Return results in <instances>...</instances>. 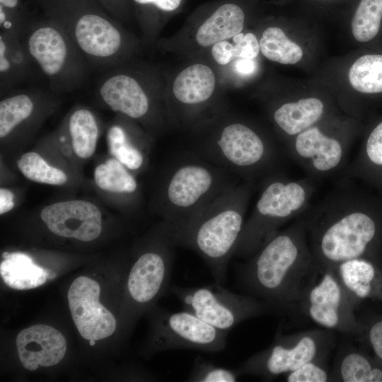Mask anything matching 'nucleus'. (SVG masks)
<instances>
[{"label": "nucleus", "mask_w": 382, "mask_h": 382, "mask_svg": "<svg viewBox=\"0 0 382 382\" xmlns=\"http://www.w3.org/2000/svg\"><path fill=\"white\" fill-rule=\"evenodd\" d=\"M18 4V0H0V6L5 8L14 9Z\"/></svg>", "instance_id": "37998d69"}, {"label": "nucleus", "mask_w": 382, "mask_h": 382, "mask_svg": "<svg viewBox=\"0 0 382 382\" xmlns=\"http://www.w3.org/2000/svg\"><path fill=\"white\" fill-rule=\"evenodd\" d=\"M21 39L34 64L53 89L71 90L82 82L88 63L59 23L23 29Z\"/></svg>", "instance_id": "0eeeda50"}, {"label": "nucleus", "mask_w": 382, "mask_h": 382, "mask_svg": "<svg viewBox=\"0 0 382 382\" xmlns=\"http://www.w3.org/2000/svg\"><path fill=\"white\" fill-rule=\"evenodd\" d=\"M326 360L308 361L296 370L286 374L287 382H328L330 381Z\"/></svg>", "instance_id": "f704fd0d"}, {"label": "nucleus", "mask_w": 382, "mask_h": 382, "mask_svg": "<svg viewBox=\"0 0 382 382\" xmlns=\"http://www.w3.org/2000/svg\"><path fill=\"white\" fill-rule=\"evenodd\" d=\"M17 165L26 178L36 183L62 185L67 181V176L64 171L49 165L35 152L23 154L18 160Z\"/></svg>", "instance_id": "2f4dec72"}, {"label": "nucleus", "mask_w": 382, "mask_h": 382, "mask_svg": "<svg viewBox=\"0 0 382 382\" xmlns=\"http://www.w3.org/2000/svg\"><path fill=\"white\" fill-rule=\"evenodd\" d=\"M198 155L231 173L253 181L277 172L282 152L248 125L232 122L200 146Z\"/></svg>", "instance_id": "423d86ee"}, {"label": "nucleus", "mask_w": 382, "mask_h": 382, "mask_svg": "<svg viewBox=\"0 0 382 382\" xmlns=\"http://www.w3.org/2000/svg\"><path fill=\"white\" fill-rule=\"evenodd\" d=\"M325 105L316 98H301L282 104L273 113L277 126L291 139L316 125L323 117Z\"/></svg>", "instance_id": "5701e85b"}, {"label": "nucleus", "mask_w": 382, "mask_h": 382, "mask_svg": "<svg viewBox=\"0 0 382 382\" xmlns=\"http://www.w3.org/2000/svg\"><path fill=\"white\" fill-rule=\"evenodd\" d=\"M335 332L319 328L284 335L279 328L272 344L249 357L238 370L241 375L271 381L308 361L326 360L336 343Z\"/></svg>", "instance_id": "6e6552de"}, {"label": "nucleus", "mask_w": 382, "mask_h": 382, "mask_svg": "<svg viewBox=\"0 0 382 382\" xmlns=\"http://www.w3.org/2000/svg\"><path fill=\"white\" fill-rule=\"evenodd\" d=\"M95 343H96V340H89V344H90L91 346H93L95 345Z\"/></svg>", "instance_id": "c03bdc74"}, {"label": "nucleus", "mask_w": 382, "mask_h": 382, "mask_svg": "<svg viewBox=\"0 0 382 382\" xmlns=\"http://www.w3.org/2000/svg\"><path fill=\"white\" fill-rule=\"evenodd\" d=\"M227 333L184 310L161 317L155 342L161 349L218 352L226 345Z\"/></svg>", "instance_id": "ddd939ff"}, {"label": "nucleus", "mask_w": 382, "mask_h": 382, "mask_svg": "<svg viewBox=\"0 0 382 382\" xmlns=\"http://www.w3.org/2000/svg\"><path fill=\"white\" fill-rule=\"evenodd\" d=\"M379 301H382V291H381V297H380Z\"/></svg>", "instance_id": "49530a36"}, {"label": "nucleus", "mask_w": 382, "mask_h": 382, "mask_svg": "<svg viewBox=\"0 0 382 382\" xmlns=\"http://www.w3.org/2000/svg\"><path fill=\"white\" fill-rule=\"evenodd\" d=\"M40 218L54 234L88 242L102 231L101 213L94 204L81 199L62 201L42 208Z\"/></svg>", "instance_id": "dca6fc26"}, {"label": "nucleus", "mask_w": 382, "mask_h": 382, "mask_svg": "<svg viewBox=\"0 0 382 382\" xmlns=\"http://www.w3.org/2000/svg\"><path fill=\"white\" fill-rule=\"evenodd\" d=\"M236 58L254 59L260 51V43L251 33H240L233 37Z\"/></svg>", "instance_id": "e433bc0d"}, {"label": "nucleus", "mask_w": 382, "mask_h": 382, "mask_svg": "<svg viewBox=\"0 0 382 382\" xmlns=\"http://www.w3.org/2000/svg\"><path fill=\"white\" fill-rule=\"evenodd\" d=\"M262 54L268 59L283 64H294L303 57L301 47L289 40L278 27L265 30L260 40Z\"/></svg>", "instance_id": "c756f323"}, {"label": "nucleus", "mask_w": 382, "mask_h": 382, "mask_svg": "<svg viewBox=\"0 0 382 382\" xmlns=\"http://www.w3.org/2000/svg\"><path fill=\"white\" fill-rule=\"evenodd\" d=\"M100 292L98 283L85 276L75 279L68 291L72 319L85 340H102L116 330L115 316L99 301Z\"/></svg>", "instance_id": "4468645a"}, {"label": "nucleus", "mask_w": 382, "mask_h": 382, "mask_svg": "<svg viewBox=\"0 0 382 382\" xmlns=\"http://www.w3.org/2000/svg\"><path fill=\"white\" fill-rule=\"evenodd\" d=\"M141 6H153L156 9L163 12H172L181 4L182 0H133Z\"/></svg>", "instance_id": "ea45409f"}, {"label": "nucleus", "mask_w": 382, "mask_h": 382, "mask_svg": "<svg viewBox=\"0 0 382 382\" xmlns=\"http://www.w3.org/2000/svg\"><path fill=\"white\" fill-rule=\"evenodd\" d=\"M308 243L322 271L354 258L382 265V228L359 205L351 185L342 184L303 214Z\"/></svg>", "instance_id": "f03ea898"}, {"label": "nucleus", "mask_w": 382, "mask_h": 382, "mask_svg": "<svg viewBox=\"0 0 382 382\" xmlns=\"http://www.w3.org/2000/svg\"><path fill=\"white\" fill-rule=\"evenodd\" d=\"M349 143L324 132L315 125L291 139L285 153L301 166L312 179L340 171L346 164Z\"/></svg>", "instance_id": "f8f14e48"}, {"label": "nucleus", "mask_w": 382, "mask_h": 382, "mask_svg": "<svg viewBox=\"0 0 382 382\" xmlns=\"http://www.w3.org/2000/svg\"><path fill=\"white\" fill-rule=\"evenodd\" d=\"M349 81L360 93H382V54H365L357 59L349 69Z\"/></svg>", "instance_id": "cd10ccee"}, {"label": "nucleus", "mask_w": 382, "mask_h": 382, "mask_svg": "<svg viewBox=\"0 0 382 382\" xmlns=\"http://www.w3.org/2000/svg\"><path fill=\"white\" fill-rule=\"evenodd\" d=\"M159 246L143 253L132 265L127 278V291L132 301L146 305L155 300L168 284L175 245L169 229Z\"/></svg>", "instance_id": "2eb2a0df"}, {"label": "nucleus", "mask_w": 382, "mask_h": 382, "mask_svg": "<svg viewBox=\"0 0 382 382\" xmlns=\"http://www.w3.org/2000/svg\"><path fill=\"white\" fill-rule=\"evenodd\" d=\"M253 185V181L236 183L185 222L175 226L166 223L174 245L200 255L216 283L226 280L228 264L245 222Z\"/></svg>", "instance_id": "7ed1b4c3"}, {"label": "nucleus", "mask_w": 382, "mask_h": 382, "mask_svg": "<svg viewBox=\"0 0 382 382\" xmlns=\"http://www.w3.org/2000/svg\"><path fill=\"white\" fill-rule=\"evenodd\" d=\"M107 137L110 154L125 167L131 170L142 167L144 163L143 153L130 141L122 127L112 126Z\"/></svg>", "instance_id": "473e14b6"}, {"label": "nucleus", "mask_w": 382, "mask_h": 382, "mask_svg": "<svg viewBox=\"0 0 382 382\" xmlns=\"http://www.w3.org/2000/svg\"><path fill=\"white\" fill-rule=\"evenodd\" d=\"M98 89L106 105L130 118L144 117L150 110L147 93L139 82L129 74L110 71L102 78Z\"/></svg>", "instance_id": "a211bd4d"}, {"label": "nucleus", "mask_w": 382, "mask_h": 382, "mask_svg": "<svg viewBox=\"0 0 382 382\" xmlns=\"http://www.w3.org/2000/svg\"><path fill=\"white\" fill-rule=\"evenodd\" d=\"M382 23V0H359L351 21L354 37L366 42L374 39Z\"/></svg>", "instance_id": "7c9ffc66"}, {"label": "nucleus", "mask_w": 382, "mask_h": 382, "mask_svg": "<svg viewBox=\"0 0 382 382\" xmlns=\"http://www.w3.org/2000/svg\"><path fill=\"white\" fill-rule=\"evenodd\" d=\"M231 173L200 156L183 158L173 166L163 190L166 223L178 226L236 182Z\"/></svg>", "instance_id": "39448f33"}, {"label": "nucleus", "mask_w": 382, "mask_h": 382, "mask_svg": "<svg viewBox=\"0 0 382 382\" xmlns=\"http://www.w3.org/2000/svg\"><path fill=\"white\" fill-rule=\"evenodd\" d=\"M68 130L76 155L83 159L95 152L99 128L93 113L86 108H78L69 118Z\"/></svg>", "instance_id": "a878e982"}, {"label": "nucleus", "mask_w": 382, "mask_h": 382, "mask_svg": "<svg viewBox=\"0 0 382 382\" xmlns=\"http://www.w3.org/2000/svg\"><path fill=\"white\" fill-rule=\"evenodd\" d=\"M331 269L348 294L360 303L366 299H380L382 265L366 258L341 262Z\"/></svg>", "instance_id": "6ab92c4d"}, {"label": "nucleus", "mask_w": 382, "mask_h": 382, "mask_svg": "<svg viewBox=\"0 0 382 382\" xmlns=\"http://www.w3.org/2000/svg\"><path fill=\"white\" fill-rule=\"evenodd\" d=\"M16 344L23 366L29 371L39 366H52L64 358L66 342L64 335L55 328L42 324L35 325L21 330Z\"/></svg>", "instance_id": "f3484780"}, {"label": "nucleus", "mask_w": 382, "mask_h": 382, "mask_svg": "<svg viewBox=\"0 0 382 382\" xmlns=\"http://www.w3.org/2000/svg\"><path fill=\"white\" fill-rule=\"evenodd\" d=\"M171 291L184 310L226 332L245 320L272 312L263 301L232 292L216 282L200 287L173 286Z\"/></svg>", "instance_id": "1a4fd4ad"}, {"label": "nucleus", "mask_w": 382, "mask_h": 382, "mask_svg": "<svg viewBox=\"0 0 382 382\" xmlns=\"http://www.w3.org/2000/svg\"><path fill=\"white\" fill-rule=\"evenodd\" d=\"M128 170L115 158H110L95 168V183L105 191L117 194H133L138 185Z\"/></svg>", "instance_id": "c85d7f7f"}, {"label": "nucleus", "mask_w": 382, "mask_h": 382, "mask_svg": "<svg viewBox=\"0 0 382 382\" xmlns=\"http://www.w3.org/2000/svg\"><path fill=\"white\" fill-rule=\"evenodd\" d=\"M245 14L236 3L228 2L218 6L199 26L196 33L197 43L207 47L233 37L241 33Z\"/></svg>", "instance_id": "4be33fe9"}, {"label": "nucleus", "mask_w": 382, "mask_h": 382, "mask_svg": "<svg viewBox=\"0 0 382 382\" xmlns=\"http://www.w3.org/2000/svg\"><path fill=\"white\" fill-rule=\"evenodd\" d=\"M330 378L337 382H382V364L374 356L348 345L337 352Z\"/></svg>", "instance_id": "aec40b11"}, {"label": "nucleus", "mask_w": 382, "mask_h": 382, "mask_svg": "<svg viewBox=\"0 0 382 382\" xmlns=\"http://www.w3.org/2000/svg\"><path fill=\"white\" fill-rule=\"evenodd\" d=\"M241 375L238 369L233 370L216 366L200 357L195 359L192 369L187 378L190 382H234Z\"/></svg>", "instance_id": "72a5a7b5"}, {"label": "nucleus", "mask_w": 382, "mask_h": 382, "mask_svg": "<svg viewBox=\"0 0 382 382\" xmlns=\"http://www.w3.org/2000/svg\"><path fill=\"white\" fill-rule=\"evenodd\" d=\"M212 54L215 61L221 65H226L236 58L233 45L225 40L214 44Z\"/></svg>", "instance_id": "58836bf2"}, {"label": "nucleus", "mask_w": 382, "mask_h": 382, "mask_svg": "<svg viewBox=\"0 0 382 382\" xmlns=\"http://www.w3.org/2000/svg\"><path fill=\"white\" fill-rule=\"evenodd\" d=\"M37 93L18 92L0 101V138L4 139L31 118L35 108Z\"/></svg>", "instance_id": "bb28decb"}, {"label": "nucleus", "mask_w": 382, "mask_h": 382, "mask_svg": "<svg viewBox=\"0 0 382 382\" xmlns=\"http://www.w3.org/2000/svg\"><path fill=\"white\" fill-rule=\"evenodd\" d=\"M33 62L18 32L0 33V87L10 89L30 77Z\"/></svg>", "instance_id": "412c9836"}, {"label": "nucleus", "mask_w": 382, "mask_h": 382, "mask_svg": "<svg viewBox=\"0 0 382 382\" xmlns=\"http://www.w3.org/2000/svg\"><path fill=\"white\" fill-rule=\"evenodd\" d=\"M59 23L92 65L111 67L123 50L122 31L100 14L87 12Z\"/></svg>", "instance_id": "9b49d317"}, {"label": "nucleus", "mask_w": 382, "mask_h": 382, "mask_svg": "<svg viewBox=\"0 0 382 382\" xmlns=\"http://www.w3.org/2000/svg\"><path fill=\"white\" fill-rule=\"evenodd\" d=\"M14 194L8 189H0V214H5L11 210L14 205Z\"/></svg>", "instance_id": "a19ab883"}, {"label": "nucleus", "mask_w": 382, "mask_h": 382, "mask_svg": "<svg viewBox=\"0 0 382 382\" xmlns=\"http://www.w3.org/2000/svg\"><path fill=\"white\" fill-rule=\"evenodd\" d=\"M320 274L303 214L272 236L237 268L238 280L245 294L279 313L297 312Z\"/></svg>", "instance_id": "f257e3e1"}, {"label": "nucleus", "mask_w": 382, "mask_h": 382, "mask_svg": "<svg viewBox=\"0 0 382 382\" xmlns=\"http://www.w3.org/2000/svg\"><path fill=\"white\" fill-rule=\"evenodd\" d=\"M357 305L334 272L326 269L305 295L297 312L319 328L361 337L363 323L354 313Z\"/></svg>", "instance_id": "9d476101"}, {"label": "nucleus", "mask_w": 382, "mask_h": 382, "mask_svg": "<svg viewBox=\"0 0 382 382\" xmlns=\"http://www.w3.org/2000/svg\"><path fill=\"white\" fill-rule=\"evenodd\" d=\"M319 1H336V0H319Z\"/></svg>", "instance_id": "a18cd8bd"}, {"label": "nucleus", "mask_w": 382, "mask_h": 382, "mask_svg": "<svg viewBox=\"0 0 382 382\" xmlns=\"http://www.w3.org/2000/svg\"><path fill=\"white\" fill-rule=\"evenodd\" d=\"M252 213L245 220L234 256L248 259L286 223L311 207L315 184L310 177L291 179L277 172L264 178Z\"/></svg>", "instance_id": "20e7f679"}, {"label": "nucleus", "mask_w": 382, "mask_h": 382, "mask_svg": "<svg viewBox=\"0 0 382 382\" xmlns=\"http://www.w3.org/2000/svg\"><path fill=\"white\" fill-rule=\"evenodd\" d=\"M216 84L213 71L201 64L183 70L173 85L175 98L185 105H197L207 100L213 94Z\"/></svg>", "instance_id": "b1692460"}, {"label": "nucleus", "mask_w": 382, "mask_h": 382, "mask_svg": "<svg viewBox=\"0 0 382 382\" xmlns=\"http://www.w3.org/2000/svg\"><path fill=\"white\" fill-rule=\"evenodd\" d=\"M0 274L9 287L24 290L38 287L48 279V270L35 265L26 254L4 253Z\"/></svg>", "instance_id": "393cba45"}, {"label": "nucleus", "mask_w": 382, "mask_h": 382, "mask_svg": "<svg viewBox=\"0 0 382 382\" xmlns=\"http://www.w3.org/2000/svg\"><path fill=\"white\" fill-rule=\"evenodd\" d=\"M364 154L369 162L382 167V122L378 123L368 136L364 146Z\"/></svg>", "instance_id": "4c0bfd02"}, {"label": "nucleus", "mask_w": 382, "mask_h": 382, "mask_svg": "<svg viewBox=\"0 0 382 382\" xmlns=\"http://www.w3.org/2000/svg\"><path fill=\"white\" fill-rule=\"evenodd\" d=\"M236 71L244 75L253 73L256 69V63L253 59L238 58L235 62Z\"/></svg>", "instance_id": "79ce46f5"}, {"label": "nucleus", "mask_w": 382, "mask_h": 382, "mask_svg": "<svg viewBox=\"0 0 382 382\" xmlns=\"http://www.w3.org/2000/svg\"><path fill=\"white\" fill-rule=\"evenodd\" d=\"M361 337L365 340L374 356L382 364V315H374L364 320Z\"/></svg>", "instance_id": "c9c22d12"}]
</instances>
